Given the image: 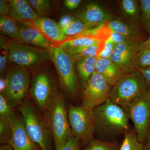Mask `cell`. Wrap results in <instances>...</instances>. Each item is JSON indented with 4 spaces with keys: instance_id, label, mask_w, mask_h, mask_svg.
<instances>
[{
    "instance_id": "cell-41",
    "label": "cell",
    "mask_w": 150,
    "mask_h": 150,
    "mask_svg": "<svg viewBox=\"0 0 150 150\" xmlns=\"http://www.w3.org/2000/svg\"><path fill=\"white\" fill-rule=\"evenodd\" d=\"M81 1V0H66L64 1V3L67 8L74 10L79 6Z\"/></svg>"
},
{
    "instance_id": "cell-42",
    "label": "cell",
    "mask_w": 150,
    "mask_h": 150,
    "mask_svg": "<svg viewBox=\"0 0 150 150\" xmlns=\"http://www.w3.org/2000/svg\"><path fill=\"white\" fill-rule=\"evenodd\" d=\"M6 81L5 78H1L0 79V92L1 93L6 94Z\"/></svg>"
},
{
    "instance_id": "cell-40",
    "label": "cell",
    "mask_w": 150,
    "mask_h": 150,
    "mask_svg": "<svg viewBox=\"0 0 150 150\" xmlns=\"http://www.w3.org/2000/svg\"><path fill=\"white\" fill-rule=\"evenodd\" d=\"M142 73L143 77L144 78L148 88V94L150 98V68L146 69L138 70Z\"/></svg>"
},
{
    "instance_id": "cell-37",
    "label": "cell",
    "mask_w": 150,
    "mask_h": 150,
    "mask_svg": "<svg viewBox=\"0 0 150 150\" xmlns=\"http://www.w3.org/2000/svg\"><path fill=\"white\" fill-rule=\"evenodd\" d=\"M140 39H141V38H140ZM110 39L112 40L113 43H115V45L124 43V42L129 41V40H135V39H131V38L126 37L124 35H121V34L118 33L114 32L112 30Z\"/></svg>"
},
{
    "instance_id": "cell-27",
    "label": "cell",
    "mask_w": 150,
    "mask_h": 150,
    "mask_svg": "<svg viewBox=\"0 0 150 150\" xmlns=\"http://www.w3.org/2000/svg\"><path fill=\"white\" fill-rule=\"evenodd\" d=\"M13 105L6 95L0 93V117L11 121L14 115Z\"/></svg>"
},
{
    "instance_id": "cell-3",
    "label": "cell",
    "mask_w": 150,
    "mask_h": 150,
    "mask_svg": "<svg viewBox=\"0 0 150 150\" xmlns=\"http://www.w3.org/2000/svg\"><path fill=\"white\" fill-rule=\"evenodd\" d=\"M96 130L108 133L127 131L129 127V115L126 110L108 99L93 109Z\"/></svg>"
},
{
    "instance_id": "cell-29",
    "label": "cell",
    "mask_w": 150,
    "mask_h": 150,
    "mask_svg": "<svg viewBox=\"0 0 150 150\" xmlns=\"http://www.w3.org/2000/svg\"><path fill=\"white\" fill-rule=\"evenodd\" d=\"M89 32L94 35L99 41H106L110 39L112 33L106 21L98 27L88 30Z\"/></svg>"
},
{
    "instance_id": "cell-4",
    "label": "cell",
    "mask_w": 150,
    "mask_h": 150,
    "mask_svg": "<svg viewBox=\"0 0 150 150\" xmlns=\"http://www.w3.org/2000/svg\"><path fill=\"white\" fill-rule=\"evenodd\" d=\"M48 51L62 89L69 95L76 96L79 83L74 60L67 52L56 45H52Z\"/></svg>"
},
{
    "instance_id": "cell-43",
    "label": "cell",
    "mask_w": 150,
    "mask_h": 150,
    "mask_svg": "<svg viewBox=\"0 0 150 150\" xmlns=\"http://www.w3.org/2000/svg\"><path fill=\"white\" fill-rule=\"evenodd\" d=\"M144 150H150V127L146 140V144L144 145Z\"/></svg>"
},
{
    "instance_id": "cell-14",
    "label": "cell",
    "mask_w": 150,
    "mask_h": 150,
    "mask_svg": "<svg viewBox=\"0 0 150 150\" xmlns=\"http://www.w3.org/2000/svg\"><path fill=\"white\" fill-rule=\"evenodd\" d=\"M23 23L38 30L54 45H57L67 39L59 23L51 19L39 17L33 21Z\"/></svg>"
},
{
    "instance_id": "cell-34",
    "label": "cell",
    "mask_w": 150,
    "mask_h": 150,
    "mask_svg": "<svg viewBox=\"0 0 150 150\" xmlns=\"http://www.w3.org/2000/svg\"><path fill=\"white\" fill-rule=\"evenodd\" d=\"M139 1L142 19L146 28L150 25V0H140Z\"/></svg>"
},
{
    "instance_id": "cell-35",
    "label": "cell",
    "mask_w": 150,
    "mask_h": 150,
    "mask_svg": "<svg viewBox=\"0 0 150 150\" xmlns=\"http://www.w3.org/2000/svg\"><path fill=\"white\" fill-rule=\"evenodd\" d=\"M115 44L110 39L105 41V46L103 51L98 56V58L101 59H110Z\"/></svg>"
},
{
    "instance_id": "cell-32",
    "label": "cell",
    "mask_w": 150,
    "mask_h": 150,
    "mask_svg": "<svg viewBox=\"0 0 150 150\" xmlns=\"http://www.w3.org/2000/svg\"><path fill=\"white\" fill-rule=\"evenodd\" d=\"M28 2L39 14L48 16L51 14V4L48 0H29Z\"/></svg>"
},
{
    "instance_id": "cell-17",
    "label": "cell",
    "mask_w": 150,
    "mask_h": 150,
    "mask_svg": "<svg viewBox=\"0 0 150 150\" xmlns=\"http://www.w3.org/2000/svg\"><path fill=\"white\" fill-rule=\"evenodd\" d=\"M10 12L9 16L15 20L22 22L33 21L39 16L28 1L10 0Z\"/></svg>"
},
{
    "instance_id": "cell-13",
    "label": "cell",
    "mask_w": 150,
    "mask_h": 150,
    "mask_svg": "<svg viewBox=\"0 0 150 150\" xmlns=\"http://www.w3.org/2000/svg\"><path fill=\"white\" fill-rule=\"evenodd\" d=\"M11 134L9 144L14 150H38L28 133L22 116L15 113L11 121Z\"/></svg>"
},
{
    "instance_id": "cell-22",
    "label": "cell",
    "mask_w": 150,
    "mask_h": 150,
    "mask_svg": "<svg viewBox=\"0 0 150 150\" xmlns=\"http://www.w3.org/2000/svg\"><path fill=\"white\" fill-rule=\"evenodd\" d=\"M122 15L134 25H138L140 19L139 1L136 0H122L120 2Z\"/></svg>"
},
{
    "instance_id": "cell-36",
    "label": "cell",
    "mask_w": 150,
    "mask_h": 150,
    "mask_svg": "<svg viewBox=\"0 0 150 150\" xmlns=\"http://www.w3.org/2000/svg\"><path fill=\"white\" fill-rule=\"evenodd\" d=\"M80 140L72 135L61 150H79Z\"/></svg>"
},
{
    "instance_id": "cell-2",
    "label": "cell",
    "mask_w": 150,
    "mask_h": 150,
    "mask_svg": "<svg viewBox=\"0 0 150 150\" xmlns=\"http://www.w3.org/2000/svg\"><path fill=\"white\" fill-rule=\"evenodd\" d=\"M148 92L144 78L139 70L123 75L112 87L109 99L126 110L134 100Z\"/></svg>"
},
{
    "instance_id": "cell-6",
    "label": "cell",
    "mask_w": 150,
    "mask_h": 150,
    "mask_svg": "<svg viewBox=\"0 0 150 150\" xmlns=\"http://www.w3.org/2000/svg\"><path fill=\"white\" fill-rule=\"evenodd\" d=\"M8 59L18 66L35 68L50 60L49 51L16 40L8 41Z\"/></svg>"
},
{
    "instance_id": "cell-1",
    "label": "cell",
    "mask_w": 150,
    "mask_h": 150,
    "mask_svg": "<svg viewBox=\"0 0 150 150\" xmlns=\"http://www.w3.org/2000/svg\"><path fill=\"white\" fill-rule=\"evenodd\" d=\"M46 123L54 138L56 150H61L73 135L64 98L57 91L46 111Z\"/></svg>"
},
{
    "instance_id": "cell-10",
    "label": "cell",
    "mask_w": 150,
    "mask_h": 150,
    "mask_svg": "<svg viewBox=\"0 0 150 150\" xmlns=\"http://www.w3.org/2000/svg\"><path fill=\"white\" fill-rule=\"evenodd\" d=\"M6 95L13 105L18 104L26 95L30 84V76L27 69L17 66L7 74Z\"/></svg>"
},
{
    "instance_id": "cell-33",
    "label": "cell",
    "mask_w": 150,
    "mask_h": 150,
    "mask_svg": "<svg viewBox=\"0 0 150 150\" xmlns=\"http://www.w3.org/2000/svg\"><path fill=\"white\" fill-rule=\"evenodd\" d=\"M9 58L8 41L1 36V54H0V72L2 74L5 70Z\"/></svg>"
},
{
    "instance_id": "cell-23",
    "label": "cell",
    "mask_w": 150,
    "mask_h": 150,
    "mask_svg": "<svg viewBox=\"0 0 150 150\" xmlns=\"http://www.w3.org/2000/svg\"><path fill=\"white\" fill-rule=\"evenodd\" d=\"M106 21L110 29L114 32L118 33L131 39L141 38L139 31L135 28L121 20L108 19Z\"/></svg>"
},
{
    "instance_id": "cell-30",
    "label": "cell",
    "mask_w": 150,
    "mask_h": 150,
    "mask_svg": "<svg viewBox=\"0 0 150 150\" xmlns=\"http://www.w3.org/2000/svg\"><path fill=\"white\" fill-rule=\"evenodd\" d=\"M11 134V121L0 117V142L2 144H9Z\"/></svg>"
},
{
    "instance_id": "cell-45",
    "label": "cell",
    "mask_w": 150,
    "mask_h": 150,
    "mask_svg": "<svg viewBox=\"0 0 150 150\" xmlns=\"http://www.w3.org/2000/svg\"><path fill=\"white\" fill-rule=\"evenodd\" d=\"M0 150H14L13 148L9 144H2L0 146Z\"/></svg>"
},
{
    "instance_id": "cell-16",
    "label": "cell",
    "mask_w": 150,
    "mask_h": 150,
    "mask_svg": "<svg viewBox=\"0 0 150 150\" xmlns=\"http://www.w3.org/2000/svg\"><path fill=\"white\" fill-rule=\"evenodd\" d=\"M76 16L85 23L94 27H98L108 19L106 13L96 3L88 4L80 10L78 11Z\"/></svg>"
},
{
    "instance_id": "cell-26",
    "label": "cell",
    "mask_w": 150,
    "mask_h": 150,
    "mask_svg": "<svg viewBox=\"0 0 150 150\" xmlns=\"http://www.w3.org/2000/svg\"><path fill=\"white\" fill-rule=\"evenodd\" d=\"M119 150H144V144L138 139L136 133L126 131Z\"/></svg>"
},
{
    "instance_id": "cell-28",
    "label": "cell",
    "mask_w": 150,
    "mask_h": 150,
    "mask_svg": "<svg viewBox=\"0 0 150 150\" xmlns=\"http://www.w3.org/2000/svg\"><path fill=\"white\" fill-rule=\"evenodd\" d=\"M136 66L138 70L150 68V48L144 46L143 44L137 55Z\"/></svg>"
},
{
    "instance_id": "cell-15",
    "label": "cell",
    "mask_w": 150,
    "mask_h": 150,
    "mask_svg": "<svg viewBox=\"0 0 150 150\" xmlns=\"http://www.w3.org/2000/svg\"><path fill=\"white\" fill-rule=\"evenodd\" d=\"M96 72L101 75L111 87L125 75L120 67L110 59L98 57Z\"/></svg>"
},
{
    "instance_id": "cell-38",
    "label": "cell",
    "mask_w": 150,
    "mask_h": 150,
    "mask_svg": "<svg viewBox=\"0 0 150 150\" xmlns=\"http://www.w3.org/2000/svg\"><path fill=\"white\" fill-rule=\"evenodd\" d=\"M10 12L9 2L4 0L0 1V15L1 16H8Z\"/></svg>"
},
{
    "instance_id": "cell-5",
    "label": "cell",
    "mask_w": 150,
    "mask_h": 150,
    "mask_svg": "<svg viewBox=\"0 0 150 150\" xmlns=\"http://www.w3.org/2000/svg\"><path fill=\"white\" fill-rule=\"evenodd\" d=\"M20 111L33 142L41 150H50L52 134L46 122L29 103L23 104L20 108Z\"/></svg>"
},
{
    "instance_id": "cell-12",
    "label": "cell",
    "mask_w": 150,
    "mask_h": 150,
    "mask_svg": "<svg viewBox=\"0 0 150 150\" xmlns=\"http://www.w3.org/2000/svg\"><path fill=\"white\" fill-rule=\"evenodd\" d=\"M57 91L50 76L44 73L34 75L30 93L40 110L46 112Z\"/></svg>"
},
{
    "instance_id": "cell-20",
    "label": "cell",
    "mask_w": 150,
    "mask_h": 150,
    "mask_svg": "<svg viewBox=\"0 0 150 150\" xmlns=\"http://www.w3.org/2000/svg\"><path fill=\"white\" fill-rule=\"evenodd\" d=\"M97 59V57H89L80 59L74 62L77 76L82 89L95 72Z\"/></svg>"
},
{
    "instance_id": "cell-24",
    "label": "cell",
    "mask_w": 150,
    "mask_h": 150,
    "mask_svg": "<svg viewBox=\"0 0 150 150\" xmlns=\"http://www.w3.org/2000/svg\"><path fill=\"white\" fill-rule=\"evenodd\" d=\"M95 28L96 27L85 23L80 19L77 18H75L70 24L62 30L67 39Z\"/></svg>"
},
{
    "instance_id": "cell-39",
    "label": "cell",
    "mask_w": 150,
    "mask_h": 150,
    "mask_svg": "<svg viewBox=\"0 0 150 150\" xmlns=\"http://www.w3.org/2000/svg\"><path fill=\"white\" fill-rule=\"evenodd\" d=\"M75 18L69 15H65L62 17L59 23V25L62 29L68 26L74 20Z\"/></svg>"
},
{
    "instance_id": "cell-9",
    "label": "cell",
    "mask_w": 150,
    "mask_h": 150,
    "mask_svg": "<svg viewBox=\"0 0 150 150\" xmlns=\"http://www.w3.org/2000/svg\"><path fill=\"white\" fill-rule=\"evenodd\" d=\"M111 87L95 72L82 89V105L94 109L103 104L109 98Z\"/></svg>"
},
{
    "instance_id": "cell-7",
    "label": "cell",
    "mask_w": 150,
    "mask_h": 150,
    "mask_svg": "<svg viewBox=\"0 0 150 150\" xmlns=\"http://www.w3.org/2000/svg\"><path fill=\"white\" fill-rule=\"evenodd\" d=\"M68 115L73 135L85 144H89L93 139L96 129L93 109L83 105H71Z\"/></svg>"
},
{
    "instance_id": "cell-11",
    "label": "cell",
    "mask_w": 150,
    "mask_h": 150,
    "mask_svg": "<svg viewBox=\"0 0 150 150\" xmlns=\"http://www.w3.org/2000/svg\"><path fill=\"white\" fill-rule=\"evenodd\" d=\"M144 42L141 38L115 45L110 59L120 67L124 74L138 70L136 60Z\"/></svg>"
},
{
    "instance_id": "cell-44",
    "label": "cell",
    "mask_w": 150,
    "mask_h": 150,
    "mask_svg": "<svg viewBox=\"0 0 150 150\" xmlns=\"http://www.w3.org/2000/svg\"><path fill=\"white\" fill-rule=\"evenodd\" d=\"M146 28L148 32H149V37L146 41H144L143 45L146 47L150 48V25H149Z\"/></svg>"
},
{
    "instance_id": "cell-8",
    "label": "cell",
    "mask_w": 150,
    "mask_h": 150,
    "mask_svg": "<svg viewBox=\"0 0 150 150\" xmlns=\"http://www.w3.org/2000/svg\"><path fill=\"white\" fill-rule=\"evenodd\" d=\"M126 111L134 124L138 139L144 144L150 127V98L148 93L134 100Z\"/></svg>"
},
{
    "instance_id": "cell-18",
    "label": "cell",
    "mask_w": 150,
    "mask_h": 150,
    "mask_svg": "<svg viewBox=\"0 0 150 150\" xmlns=\"http://www.w3.org/2000/svg\"><path fill=\"white\" fill-rule=\"evenodd\" d=\"M25 25L20 28L18 39L30 45L47 50L54 45L38 30L28 25Z\"/></svg>"
},
{
    "instance_id": "cell-25",
    "label": "cell",
    "mask_w": 150,
    "mask_h": 150,
    "mask_svg": "<svg viewBox=\"0 0 150 150\" xmlns=\"http://www.w3.org/2000/svg\"><path fill=\"white\" fill-rule=\"evenodd\" d=\"M0 29L3 34L14 38L18 39L20 28L15 20L10 16H1Z\"/></svg>"
},
{
    "instance_id": "cell-31",
    "label": "cell",
    "mask_w": 150,
    "mask_h": 150,
    "mask_svg": "<svg viewBox=\"0 0 150 150\" xmlns=\"http://www.w3.org/2000/svg\"><path fill=\"white\" fill-rule=\"evenodd\" d=\"M119 148L116 144L93 139L83 150H119Z\"/></svg>"
},
{
    "instance_id": "cell-19",
    "label": "cell",
    "mask_w": 150,
    "mask_h": 150,
    "mask_svg": "<svg viewBox=\"0 0 150 150\" xmlns=\"http://www.w3.org/2000/svg\"><path fill=\"white\" fill-rule=\"evenodd\" d=\"M99 41L88 30L74 37L67 38L56 46L66 51L91 46Z\"/></svg>"
},
{
    "instance_id": "cell-21",
    "label": "cell",
    "mask_w": 150,
    "mask_h": 150,
    "mask_svg": "<svg viewBox=\"0 0 150 150\" xmlns=\"http://www.w3.org/2000/svg\"><path fill=\"white\" fill-rule=\"evenodd\" d=\"M105 43V41H100L91 46L68 50L65 52L71 56L74 62L87 57H98L104 49Z\"/></svg>"
}]
</instances>
